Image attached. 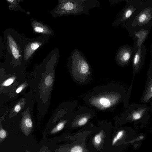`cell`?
<instances>
[{
  "label": "cell",
  "mask_w": 152,
  "mask_h": 152,
  "mask_svg": "<svg viewBox=\"0 0 152 152\" xmlns=\"http://www.w3.org/2000/svg\"><path fill=\"white\" fill-rule=\"evenodd\" d=\"M126 91L118 85L112 84L96 86L85 96L84 100L89 106L101 111L113 109L123 100Z\"/></svg>",
  "instance_id": "1"
},
{
  "label": "cell",
  "mask_w": 152,
  "mask_h": 152,
  "mask_svg": "<svg viewBox=\"0 0 152 152\" xmlns=\"http://www.w3.org/2000/svg\"><path fill=\"white\" fill-rule=\"evenodd\" d=\"M71 63L72 74L75 79L81 84L89 83L91 78L92 71L86 58L78 53L72 57Z\"/></svg>",
  "instance_id": "2"
},
{
  "label": "cell",
  "mask_w": 152,
  "mask_h": 152,
  "mask_svg": "<svg viewBox=\"0 0 152 152\" xmlns=\"http://www.w3.org/2000/svg\"><path fill=\"white\" fill-rule=\"evenodd\" d=\"M57 0V6L50 12L54 17L80 14L81 10V0Z\"/></svg>",
  "instance_id": "3"
},
{
  "label": "cell",
  "mask_w": 152,
  "mask_h": 152,
  "mask_svg": "<svg viewBox=\"0 0 152 152\" xmlns=\"http://www.w3.org/2000/svg\"><path fill=\"white\" fill-rule=\"evenodd\" d=\"M94 114L89 108L80 107L77 111L72 113L68 127L71 129L80 128L86 125Z\"/></svg>",
  "instance_id": "4"
},
{
  "label": "cell",
  "mask_w": 152,
  "mask_h": 152,
  "mask_svg": "<svg viewBox=\"0 0 152 152\" xmlns=\"http://www.w3.org/2000/svg\"><path fill=\"white\" fill-rule=\"evenodd\" d=\"M77 103L74 101L64 102L61 104L49 120L44 132L47 131L59 121L70 116Z\"/></svg>",
  "instance_id": "5"
},
{
  "label": "cell",
  "mask_w": 152,
  "mask_h": 152,
  "mask_svg": "<svg viewBox=\"0 0 152 152\" xmlns=\"http://www.w3.org/2000/svg\"><path fill=\"white\" fill-rule=\"evenodd\" d=\"M134 41V47L127 44L118 48L115 56L116 63L118 66L123 67L130 65L131 60L137 50L136 42Z\"/></svg>",
  "instance_id": "6"
},
{
  "label": "cell",
  "mask_w": 152,
  "mask_h": 152,
  "mask_svg": "<svg viewBox=\"0 0 152 152\" xmlns=\"http://www.w3.org/2000/svg\"><path fill=\"white\" fill-rule=\"evenodd\" d=\"M146 52L144 43L141 46L137 47V50L135 52L131 60L133 79L136 74L140 71L143 66Z\"/></svg>",
  "instance_id": "7"
},
{
  "label": "cell",
  "mask_w": 152,
  "mask_h": 152,
  "mask_svg": "<svg viewBox=\"0 0 152 152\" xmlns=\"http://www.w3.org/2000/svg\"><path fill=\"white\" fill-rule=\"evenodd\" d=\"M134 106V109H131L130 107L129 110L123 114V117H126V121L134 122L135 121H140L145 116L148 114L147 107L145 105H137Z\"/></svg>",
  "instance_id": "8"
},
{
  "label": "cell",
  "mask_w": 152,
  "mask_h": 152,
  "mask_svg": "<svg viewBox=\"0 0 152 152\" xmlns=\"http://www.w3.org/2000/svg\"><path fill=\"white\" fill-rule=\"evenodd\" d=\"M72 114L69 117L58 122L47 131L44 132L43 133V138H45L47 136L55 135L62 131L64 129L68 128Z\"/></svg>",
  "instance_id": "9"
},
{
  "label": "cell",
  "mask_w": 152,
  "mask_h": 152,
  "mask_svg": "<svg viewBox=\"0 0 152 152\" xmlns=\"http://www.w3.org/2000/svg\"><path fill=\"white\" fill-rule=\"evenodd\" d=\"M152 60L150 63L147 73V77L142 98L143 101L146 102L152 97Z\"/></svg>",
  "instance_id": "10"
},
{
  "label": "cell",
  "mask_w": 152,
  "mask_h": 152,
  "mask_svg": "<svg viewBox=\"0 0 152 152\" xmlns=\"http://www.w3.org/2000/svg\"><path fill=\"white\" fill-rule=\"evenodd\" d=\"M106 135L104 129L101 130L97 133L94 134L90 140L89 148H94L100 150L104 142V135Z\"/></svg>",
  "instance_id": "11"
},
{
  "label": "cell",
  "mask_w": 152,
  "mask_h": 152,
  "mask_svg": "<svg viewBox=\"0 0 152 152\" xmlns=\"http://www.w3.org/2000/svg\"><path fill=\"white\" fill-rule=\"evenodd\" d=\"M42 45V43L39 41H34L28 44L26 48L25 58L26 60L28 59L35 51Z\"/></svg>",
  "instance_id": "12"
},
{
  "label": "cell",
  "mask_w": 152,
  "mask_h": 152,
  "mask_svg": "<svg viewBox=\"0 0 152 152\" xmlns=\"http://www.w3.org/2000/svg\"><path fill=\"white\" fill-rule=\"evenodd\" d=\"M32 25L33 29L36 32L44 34H50L51 30L48 27L40 22L33 21Z\"/></svg>",
  "instance_id": "13"
},
{
  "label": "cell",
  "mask_w": 152,
  "mask_h": 152,
  "mask_svg": "<svg viewBox=\"0 0 152 152\" xmlns=\"http://www.w3.org/2000/svg\"><path fill=\"white\" fill-rule=\"evenodd\" d=\"M7 40L10 50L14 57L16 59L18 58L19 54L15 42L10 35H8Z\"/></svg>",
  "instance_id": "14"
},
{
  "label": "cell",
  "mask_w": 152,
  "mask_h": 152,
  "mask_svg": "<svg viewBox=\"0 0 152 152\" xmlns=\"http://www.w3.org/2000/svg\"><path fill=\"white\" fill-rule=\"evenodd\" d=\"M125 130L124 129L119 130L117 131L112 140V145H116L118 141L122 140L126 133Z\"/></svg>",
  "instance_id": "15"
},
{
  "label": "cell",
  "mask_w": 152,
  "mask_h": 152,
  "mask_svg": "<svg viewBox=\"0 0 152 152\" xmlns=\"http://www.w3.org/2000/svg\"><path fill=\"white\" fill-rule=\"evenodd\" d=\"M24 122L26 126L29 128H32L33 126L32 121L31 118H27L25 119Z\"/></svg>",
  "instance_id": "16"
},
{
  "label": "cell",
  "mask_w": 152,
  "mask_h": 152,
  "mask_svg": "<svg viewBox=\"0 0 152 152\" xmlns=\"http://www.w3.org/2000/svg\"><path fill=\"white\" fill-rule=\"evenodd\" d=\"M15 78V77H11L5 81L3 84V85L4 86H8L12 83Z\"/></svg>",
  "instance_id": "17"
},
{
  "label": "cell",
  "mask_w": 152,
  "mask_h": 152,
  "mask_svg": "<svg viewBox=\"0 0 152 152\" xmlns=\"http://www.w3.org/2000/svg\"><path fill=\"white\" fill-rule=\"evenodd\" d=\"M146 15L145 14H141L139 18V20L140 22H142L144 21L146 18Z\"/></svg>",
  "instance_id": "18"
},
{
  "label": "cell",
  "mask_w": 152,
  "mask_h": 152,
  "mask_svg": "<svg viewBox=\"0 0 152 152\" xmlns=\"http://www.w3.org/2000/svg\"><path fill=\"white\" fill-rule=\"evenodd\" d=\"M6 135V132L4 130H1L0 131V137L1 138H5Z\"/></svg>",
  "instance_id": "19"
},
{
  "label": "cell",
  "mask_w": 152,
  "mask_h": 152,
  "mask_svg": "<svg viewBox=\"0 0 152 152\" xmlns=\"http://www.w3.org/2000/svg\"><path fill=\"white\" fill-rule=\"evenodd\" d=\"M7 1L13 5H17L18 4L16 0H6Z\"/></svg>",
  "instance_id": "20"
},
{
  "label": "cell",
  "mask_w": 152,
  "mask_h": 152,
  "mask_svg": "<svg viewBox=\"0 0 152 152\" xmlns=\"http://www.w3.org/2000/svg\"><path fill=\"white\" fill-rule=\"evenodd\" d=\"M132 14V11L131 10H127L125 14L126 17L127 18L129 17Z\"/></svg>",
  "instance_id": "21"
},
{
  "label": "cell",
  "mask_w": 152,
  "mask_h": 152,
  "mask_svg": "<svg viewBox=\"0 0 152 152\" xmlns=\"http://www.w3.org/2000/svg\"><path fill=\"white\" fill-rule=\"evenodd\" d=\"M20 109H21V107H20V106L19 105H17L15 107L14 109H15V111H16V112H18L20 110Z\"/></svg>",
  "instance_id": "22"
},
{
  "label": "cell",
  "mask_w": 152,
  "mask_h": 152,
  "mask_svg": "<svg viewBox=\"0 0 152 152\" xmlns=\"http://www.w3.org/2000/svg\"><path fill=\"white\" fill-rule=\"evenodd\" d=\"M24 86H25V85H22V86H20V87L18 88L16 90V92L17 93H19L22 90L23 87H24Z\"/></svg>",
  "instance_id": "23"
}]
</instances>
